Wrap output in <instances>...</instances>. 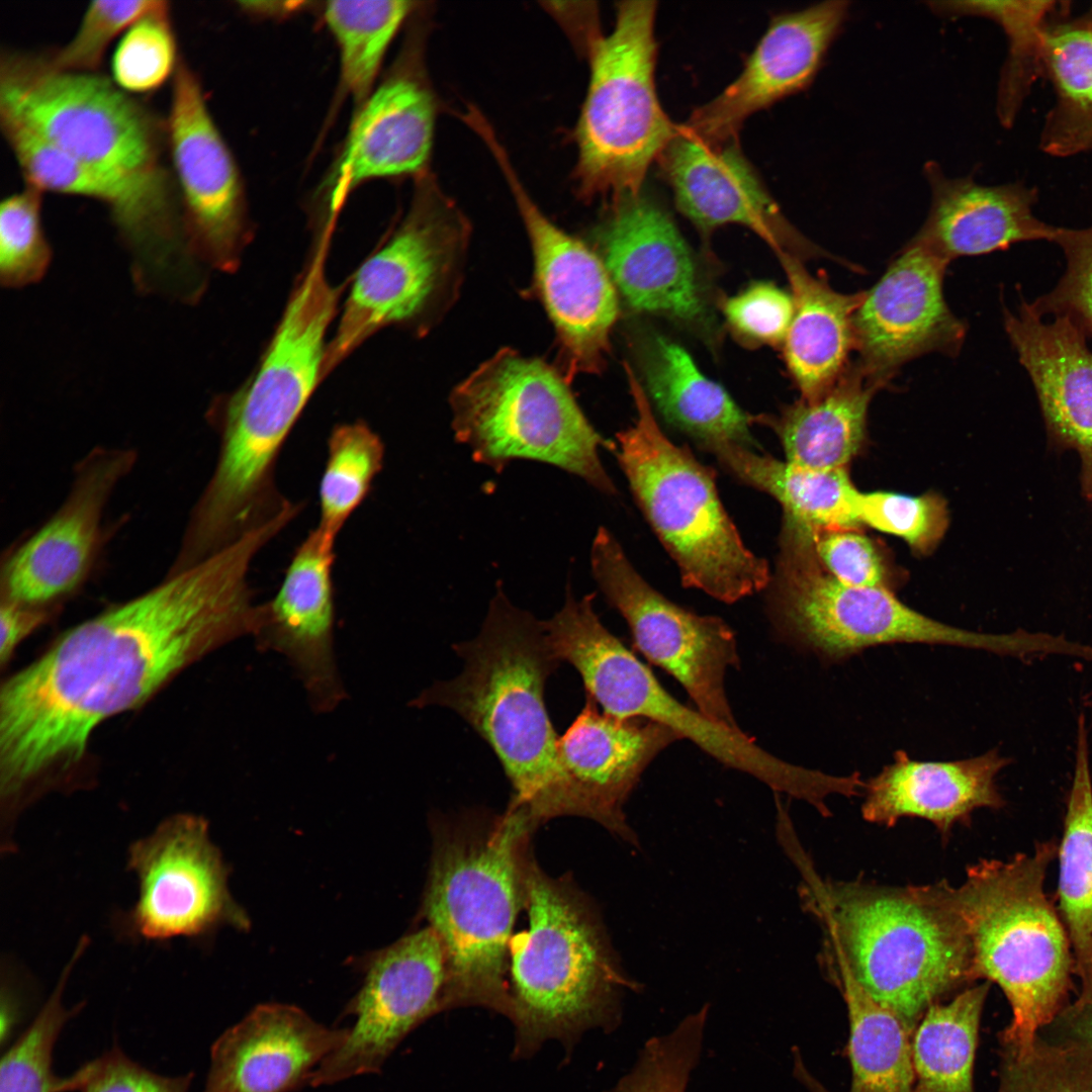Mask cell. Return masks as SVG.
<instances>
[{
    "mask_svg": "<svg viewBox=\"0 0 1092 1092\" xmlns=\"http://www.w3.org/2000/svg\"><path fill=\"white\" fill-rule=\"evenodd\" d=\"M271 540L253 530L146 593L66 632L0 693V781L5 802L57 764L77 761L106 719L147 701L181 669L252 636L258 605L248 582Z\"/></svg>",
    "mask_w": 1092,
    "mask_h": 1092,
    "instance_id": "6da1fadb",
    "label": "cell"
},
{
    "mask_svg": "<svg viewBox=\"0 0 1092 1092\" xmlns=\"http://www.w3.org/2000/svg\"><path fill=\"white\" fill-rule=\"evenodd\" d=\"M802 906L825 932L824 963L844 968L911 1032L943 995L976 980L970 939L939 883L893 888L822 879L793 823L776 828Z\"/></svg>",
    "mask_w": 1092,
    "mask_h": 1092,
    "instance_id": "7a4b0ae2",
    "label": "cell"
},
{
    "mask_svg": "<svg viewBox=\"0 0 1092 1092\" xmlns=\"http://www.w3.org/2000/svg\"><path fill=\"white\" fill-rule=\"evenodd\" d=\"M538 825L512 807L435 820L421 914L446 953L444 1010L480 1006L508 1016L510 936L525 908Z\"/></svg>",
    "mask_w": 1092,
    "mask_h": 1092,
    "instance_id": "3957f363",
    "label": "cell"
},
{
    "mask_svg": "<svg viewBox=\"0 0 1092 1092\" xmlns=\"http://www.w3.org/2000/svg\"><path fill=\"white\" fill-rule=\"evenodd\" d=\"M462 672L436 681L410 705L453 710L490 746L513 794L538 823L569 816L567 783L544 690L559 661L542 621L515 607L502 588L492 598L479 634L453 645Z\"/></svg>",
    "mask_w": 1092,
    "mask_h": 1092,
    "instance_id": "277c9868",
    "label": "cell"
},
{
    "mask_svg": "<svg viewBox=\"0 0 1092 1092\" xmlns=\"http://www.w3.org/2000/svg\"><path fill=\"white\" fill-rule=\"evenodd\" d=\"M333 321L332 311L320 301L288 300L256 369L219 403L216 465L189 516L204 539L232 542L286 506L275 485L277 459L324 381L326 339Z\"/></svg>",
    "mask_w": 1092,
    "mask_h": 1092,
    "instance_id": "5b68a950",
    "label": "cell"
},
{
    "mask_svg": "<svg viewBox=\"0 0 1092 1092\" xmlns=\"http://www.w3.org/2000/svg\"><path fill=\"white\" fill-rule=\"evenodd\" d=\"M524 909L528 927L511 941L508 967L516 1056L550 1038L615 1028L624 995L643 985L624 969L595 903L566 877L544 873L533 855Z\"/></svg>",
    "mask_w": 1092,
    "mask_h": 1092,
    "instance_id": "8992f818",
    "label": "cell"
},
{
    "mask_svg": "<svg viewBox=\"0 0 1092 1092\" xmlns=\"http://www.w3.org/2000/svg\"><path fill=\"white\" fill-rule=\"evenodd\" d=\"M1057 852L1056 841L1037 842L1029 853L970 866L958 887L939 883L966 927L975 978L996 983L1010 1004L1012 1019L1002 1034L1007 1055H1022L1034 1045L1072 984L1070 940L1044 891Z\"/></svg>",
    "mask_w": 1092,
    "mask_h": 1092,
    "instance_id": "52a82bcc",
    "label": "cell"
},
{
    "mask_svg": "<svg viewBox=\"0 0 1092 1092\" xmlns=\"http://www.w3.org/2000/svg\"><path fill=\"white\" fill-rule=\"evenodd\" d=\"M626 370L636 419L617 435L612 451L682 583L727 604L762 590L771 580L768 564L744 545L720 500L713 468L664 435L642 384Z\"/></svg>",
    "mask_w": 1092,
    "mask_h": 1092,
    "instance_id": "ba28073f",
    "label": "cell"
},
{
    "mask_svg": "<svg viewBox=\"0 0 1092 1092\" xmlns=\"http://www.w3.org/2000/svg\"><path fill=\"white\" fill-rule=\"evenodd\" d=\"M769 610L782 636L826 663L895 643L949 645L1029 658L1057 654L1061 641L1048 633L969 631L936 621L884 587L845 585L820 565L810 531L784 521Z\"/></svg>",
    "mask_w": 1092,
    "mask_h": 1092,
    "instance_id": "9c48e42d",
    "label": "cell"
},
{
    "mask_svg": "<svg viewBox=\"0 0 1092 1092\" xmlns=\"http://www.w3.org/2000/svg\"><path fill=\"white\" fill-rule=\"evenodd\" d=\"M562 609L543 621L555 658L580 674L586 696L603 712L620 718H644L673 730L722 764L749 775L776 794L805 801L819 813L839 790L836 776L780 759L741 729L718 723L677 701L650 668L601 622L596 594L576 600L570 585Z\"/></svg>",
    "mask_w": 1092,
    "mask_h": 1092,
    "instance_id": "30bf717a",
    "label": "cell"
},
{
    "mask_svg": "<svg viewBox=\"0 0 1092 1092\" xmlns=\"http://www.w3.org/2000/svg\"><path fill=\"white\" fill-rule=\"evenodd\" d=\"M452 428L475 462L503 471L515 459L557 466L616 493L599 450H613L590 425L567 381L544 361L503 349L450 395Z\"/></svg>",
    "mask_w": 1092,
    "mask_h": 1092,
    "instance_id": "8fae6325",
    "label": "cell"
},
{
    "mask_svg": "<svg viewBox=\"0 0 1092 1092\" xmlns=\"http://www.w3.org/2000/svg\"><path fill=\"white\" fill-rule=\"evenodd\" d=\"M607 35L589 42L590 79L578 118L574 178L586 198L641 193L647 171L678 133L655 87L656 2H619Z\"/></svg>",
    "mask_w": 1092,
    "mask_h": 1092,
    "instance_id": "7c38bea8",
    "label": "cell"
},
{
    "mask_svg": "<svg viewBox=\"0 0 1092 1092\" xmlns=\"http://www.w3.org/2000/svg\"><path fill=\"white\" fill-rule=\"evenodd\" d=\"M0 115L87 164L134 179H168L166 119L100 72L69 71L47 55L3 50Z\"/></svg>",
    "mask_w": 1092,
    "mask_h": 1092,
    "instance_id": "4fadbf2b",
    "label": "cell"
},
{
    "mask_svg": "<svg viewBox=\"0 0 1092 1092\" xmlns=\"http://www.w3.org/2000/svg\"><path fill=\"white\" fill-rule=\"evenodd\" d=\"M467 235L457 209L420 187L402 222L354 274L323 379L380 330L425 325L458 275Z\"/></svg>",
    "mask_w": 1092,
    "mask_h": 1092,
    "instance_id": "5bb4252c",
    "label": "cell"
},
{
    "mask_svg": "<svg viewBox=\"0 0 1092 1092\" xmlns=\"http://www.w3.org/2000/svg\"><path fill=\"white\" fill-rule=\"evenodd\" d=\"M590 564L602 593L626 620L637 649L672 675L701 713L740 729L724 686L727 669L739 664L729 625L716 616L692 613L659 594L604 527L593 541Z\"/></svg>",
    "mask_w": 1092,
    "mask_h": 1092,
    "instance_id": "9a60e30c",
    "label": "cell"
},
{
    "mask_svg": "<svg viewBox=\"0 0 1092 1092\" xmlns=\"http://www.w3.org/2000/svg\"><path fill=\"white\" fill-rule=\"evenodd\" d=\"M126 866L135 876L138 898L117 921L123 935L162 942L201 937L223 925L249 927L203 817L179 813L164 819L130 843Z\"/></svg>",
    "mask_w": 1092,
    "mask_h": 1092,
    "instance_id": "2e32d148",
    "label": "cell"
},
{
    "mask_svg": "<svg viewBox=\"0 0 1092 1092\" xmlns=\"http://www.w3.org/2000/svg\"><path fill=\"white\" fill-rule=\"evenodd\" d=\"M171 81L167 147L183 229L203 261L235 272L253 235L240 171L183 58Z\"/></svg>",
    "mask_w": 1092,
    "mask_h": 1092,
    "instance_id": "e0dca14e",
    "label": "cell"
},
{
    "mask_svg": "<svg viewBox=\"0 0 1092 1092\" xmlns=\"http://www.w3.org/2000/svg\"><path fill=\"white\" fill-rule=\"evenodd\" d=\"M447 961L442 941L427 926L374 953L348 1007L354 1024L343 1043L311 1074L313 1087L378 1073L401 1040L444 1010Z\"/></svg>",
    "mask_w": 1092,
    "mask_h": 1092,
    "instance_id": "ac0fdd59",
    "label": "cell"
},
{
    "mask_svg": "<svg viewBox=\"0 0 1092 1092\" xmlns=\"http://www.w3.org/2000/svg\"><path fill=\"white\" fill-rule=\"evenodd\" d=\"M136 462L129 448L96 447L74 470L65 500L6 558L2 599L46 608L78 589L97 560L105 509Z\"/></svg>",
    "mask_w": 1092,
    "mask_h": 1092,
    "instance_id": "d6986e66",
    "label": "cell"
},
{
    "mask_svg": "<svg viewBox=\"0 0 1092 1092\" xmlns=\"http://www.w3.org/2000/svg\"><path fill=\"white\" fill-rule=\"evenodd\" d=\"M511 186L534 255L537 291L555 327L567 373L598 372L618 315L615 284L605 263L553 224L522 187L497 142L489 146Z\"/></svg>",
    "mask_w": 1092,
    "mask_h": 1092,
    "instance_id": "ffe728a7",
    "label": "cell"
},
{
    "mask_svg": "<svg viewBox=\"0 0 1092 1092\" xmlns=\"http://www.w3.org/2000/svg\"><path fill=\"white\" fill-rule=\"evenodd\" d=\"M947 262L909 242L881 279L864 291L853 315L857 363L889 382L903 364L927 353L954 355L966 328L947 306Z\"/></svg>",
    "mask_w": 1092,
    "mask_h": 1092,
    "instance_id": "44dd1931",
    "label": "cell"
},
{
    "mask_svg": "<svg viewBox=\"0 0 1092 1092\" xmlns=\"http://www.w3.org/2000/svg\"><path fill=\"white\" fill-rule=\"evenodd\" d=\"M335 540L318 527L309 532L273 599L258 605L252 634L259 650L285 659L318 714L333 712L347 698L335 653Z\"/></svg>",
    "mask_w": 1092,
    "mask_h": 1092,
    "instance_id": "7402d4cb",
    "label": "cell"
},
{
    "mask_svg": "<svg viewBox=\"0 0 1092 1092\" xmlns=\"http://www.w3.org/2000/svg\"><path fill=\"white\" fill-rule=\"evenodd\" d=\"M848 1H825L775 16L740 75L681 128L710 147L736 140L753 113L807 88L839 33Z\"/></svg>",
    "mask_w": 1092,
    "mask_h": 1092,
    "instance_id": "603a6c76",
    "label": "cell"
},
{
    "mask_svg": "<svg viewBox=\"0 0 1092 1092\" xmlns=\"http://www.w3.org/2000/svg\"><path fill=\"white\" fill-rule=\"evenodd\" d=\"M680 737L644 718H620L585 704L558 740L566 779L569 816L602 825L626 844L640 849V839L624 812L625 804L651 761Z\"/></svg>",
    "mask_w": 1092,
    "mask_h": 1092,
    "instance_id": "cb8c5ba5",
    "label": "cell"
},
{
    "mask_svg": "<svg viewBox=\"0 0 1092 1092\" xmlns=\"http://www.w3.org/2000/svg\"><path fill=\"white\" fill-rule=\"evenodd\" d=\"M4 139L25 184L103 203L123 237L157 267L169 259L183 229L174 177L134 179L77 160L15 119L0 115Z\"/></svg>",
    "mask_w": 1092,
    "mask_h": 1092,
    "instance_id": "d4e9b609",
    "label": "cell"
},
{
    "mask_svg": "<svg viewBox=\"0 0 1092 1092\" xmlns=\"http://www.w3.org/2000/svg\"><path fill=\"white\" fill-rule=\"evenodd\" d=\"M677 208L699 229L737 223L753 231L777 253L824 255L782 214L736 140L707 146L679 125L660 157Z\"/></svg>",
    "mask_w": 1092,
    "mask_h": 1092,
    "instance_id": "484cf974",
    "label": "cell"
},
{
    "mask_svg": "<svg viewBox=\"0 0 1092 1092\" xmlns=\"http://www.w3.org/2000/svg\"><path fill=\"white\" fill-rule=\"evenodd\" d=\"M435 121L425 83L395 68L358 106L345 145L322 186L323 212L339 215L360 184L419 172L430 156Z\"/></svg>",
    "mask_w": 1092,
    "mask_h": 1092,
    "instance_id": "4316f807",
    "label": "cell"
},
{
    "mask_svg": "<svg viewBox=\"0 0 1092 1092\" xmlns=\"http://www.w3.org/2000/svg\"><path fill=\"white\" fill-rule=\"evenodd\" d=\"M602 243L606 268L633 308L688 322L703 315L690 250L655 202L641 193L613 202Z\"/></svg>",
    "mask_w": 1092,
    "mask_h": 1092,
    "instance_id": "83f0119b",
    "label": "cell"
},
{
    "mask_svg": "<svg viewBox=\"0 0 1092 1092\" xmlns=\"http://www.w3.org/2000/svg\"><path fill=\"white\" fill-rule=\"evenodd\" d=\"M347 1032L293 1005H258L212 1044L202 1092H291L308 1084Z\"/></svg>",
    "mask_w": 1092,
    "mask_h": 1092,
    "instance_id": "f1b7e54d",
    "label": "cell"
},
{
    "mask_svg": "<svg viewBox=\"0 0 1092 1092\" xmlns=\"http://www.w3.org/2000/svg\"><path fill=\"white\" fill-rule=\"evenodd\" d=\"M1004 328L1036 391L1051 435L1077 451L1083 486L1092 497V351L1085 333L1068 316L1053 321L1022 300L1004 311Z\"/></svg>",
    "mask_w": 1092,
    "mask_h": 1092,
    "instance_id": "f546056e",
    "label": "cell"
},
{
    "mask_svg": "<svg viewBox=\"0 0 1092 1092\" xmlns=\"http://www.w3.org/2000/svg\"><path fill=\"white\" fill-rule=\"evenodd\" d=\"M924 175L931 205L911 242L947 263L961 256L1005 250L1020 242H1053L1057 226L1033 213L1036 187L1022 182L982 185L972 177L949 178L934 162L925 164Z\"/></svg>",
    "mask_w": 1092,
    "mask_h": 1092,
    "instance_id": "4dcf8cb0",
    "label": "cell"
},
{
    "mask_svg": "<svg viewBox=\"0 0 1092 1092\" xmlns=\"http://www.w3.org/2000/svg\"><path fill=\"white\" fill-rule=\"evenodd\" d=\"M1010 763L995 748L954 761H919L897 750L891 763L864 782L862 818L886 827L905 817L925 819L946 838L954 825L969 824L976 810L1005 805L996 777Z\"/></svg>",
    "mask_w": 1092,
    "mask_h": 1092,
    "instance_id": "1f68e13d",
    "label": "cell"
},
{
    "mask_svg": "<svg viewBox=\"0 0 1092 1092\" xmlns=\"http://www.w3.org/2000/svg\"><path fill=\"white\" fill-rule=\"evenodd\" d=\"M787 274L795 303L784 342L788 369L804 400L826 393L849 366L855 349L853 315L864 291L841 293L824 278L810 274L800 259L777 253Z\"/></svg>",
    "mask_w": 1092,
    "mask_h": 1092,
    "instance_id": "d6a6232c",
    "label": "cell"
},
{
    "mask_svg": "<svg viewBox=\"0 0 1092 1092\" xmlns=\"http://www.w3.org/2000/svg\"><path fill=\"white\" fill-rule=\"evenodd\" d=\"M887 383L855 362L819 398L800 399L779 416H759L755 422L776 433L787 461L813 469H847L866 444L871 401Z\"/></svg>",
    "mask_w": 1092,
    "mask_h": 1092,
    "instance_id": "836d02e7",
    "label": "cell"
},
{
    "mask_svg": "<svg viewBox=\"0 0 1092 1092\" xmlns=\"http://www.w3.org/2000/svg\"><path fill=\"white\" fill-rule=\"evenodd\" d=\"M641 365L648 393L669 424L701 447L733 442L752 448V418L706 377L678 344L660 335L649 337L642 345Z\"/></svg>",
    "mask_w": 1092,
    "mask_h": 1092,
    "instance_id": "e575fe53",
    "label": "cell"
},
{
    "mask_svg": "<svg viewBox=\"0 0 1092 1092\" xmlns=\"http://www.w3.org/2000/svg\"><path fill=\"white\" fill-rule=\"evenodd\" d=\"M703 449L742 482L775 497L783 507L784 519L809 531L859 527V490L847 469L808 468L733 442Z\"/></svg>",
    "mask_w": 1092,
    "mask_h": 1092,
    "instance_id": "d590c367",
    "label": "cell"
},
{
    "mask_svg": "<svg viewBox=\"0 0 1092 1092\" xmlns=\"http://www.w3.org/2000/svg\"><path fill=\"white\" fill-rule=\"evenodd\" d=\"M1058 912L1065 925L1081 992L1092 1002V776L1085 714L1077 719L1075 769L1058 845Z\"/></svg>",
    "mask_w": 1092,
    "mask_h": 1092,
    "instance_id": "8d00e7d4",
    "label": "cell"
},
{
    "mask_svg": "<svg viewBox=\"0 0 1092 1092\" xmlns=\"http://www.w3.org/2000/svg\"><path fill=\"white\" fill-rule=\"evenodd\" d=\"M1042 69L1054 103L1038 147L1054 158L1092 152V12L1050 21L1043 34Z\"/></svg>",
    "mask_w": 1092,
    "mask_h": 1092,
    "instance_id": "74e56055",
    "label": "cell"
},
{
    "mask_svg": "<svg viewBox=\"0 0 1092 1092\" xmlns=\"http://www.w3.org/2000/svg\"><path fill=\"white\" fill-rule=\"evenodd\" d=\"M842 992L849 1019L850 1092H913L909 1029L834 963H824Z\"/></svg>",
    "mask_w": 1092,
    "mask_h": 1092,
    "instance_id": "f35d334b",
    "label": "cell"
},
{
    "mask_svg": "<svg viewBox=\"0 0 1092 1092\" xmlns=\"http://www.w3.org/2000/svg\"><path fill=\"white\" fill-rule=\"evenodd\" d=\"M1062 2L1056 0L935 1L929 8L945 17L980 16L997 23L1007 38V55L997 89L1000 123H1015L1036 81L1043 77V34Z\"/></svg>",
    "mask_w": 1092,
    "mask_h": 1092,
    "instance_id": "ab89813d",
    "label": "cell"
},
{
    "mask_svg": "<svg viewBox=\"0 0 1092 1092\" xmlns=\"http://www.w3.org/2000/svg\"><path fill=\"white\" fill-rule=\"evenodd\" d=\"M989 987L984 982L927 1008L911 1043L913 1092H974L975 1053Z\"/></svg>",
    "mask_w": 1092,
    "mask_h": 1092,
    "instance_id": "60d3db41",
    "label": "cell"
},
{
    "mask_svg": "<svg viewBox=\"0 0 1092 1092\" xmlns=\"http://www.w3.org/2000/svg\"><path fill=\"white\" fill-rule=\"evenodd\" d=\"M414 4L405 0L325 3L323 17L339 49L341 88L358 106L373 91L385 53Z\"/></svg>",
    "mask_w": 1092,
    "mask_h": 1092,
    "instance_id": "b9f144b4",
    "label": "cell"
},
{
    "mask_svg": "<svg viewBox=\"0 0 1092 1092\" xmlns=\"http://www.w3.org/2000/svg\"><path fill=\"white\" fill-rule=\"evenodd\" d=\"M383 459L384 444L364 421L342 423L332 429L318 488L321 530L337 537L366 498Z\"/></svg>",
    "mask_w": 1092,
    "mask_h": 1092,
    "instance_id": "7bdbcfd3",
    "label": "cell"
},
{
    "mask_svg": "<svg viewBox=\"0 0 1092 1092\" xmlns=\"http://www.w3.org/2000/svg\"><path fill=\"white\" fill-rule=\"evenodd\" d=\"M88 938L82 937L61 973L51 996L38 1014L2 1058L0 1092H63L73 1088L72 1077L60 1079L52 1071L56 1040L73 1010L63 1004V992L76 963L83 956Z\"/></svg>",
    "mask_w": 1092,
    "mask_h": 1092,
    "instance_id": "ee69618b",
    "label": "cell"
},
{
    "mask_svg": "<svg viewBox=\"0 0 1092 1092\" xmlns=\"http://www.w3.org/2000/svg\"><path fill=\"white\" fill-rule=\"evenodd\" d=\"M180 58L170 4L159 0L123 33L112 58V80L127 93L153 92L173 78Z\"/></svg>",
    "mask_w": 1092,
    "mask_h": 1092,
    "instance_id": "f6af8a7d",
    "label": "cell"
},
{
    "mask_svg": "<svg viewBox=\"0 0 1092 1092\" xmlns=\"http://www.w3.org/2000/svg\"><path fill=\"white\" fill-rule=\"evenodd\" d=\"M709 1004L668 1033L651 1037L628 1074L609 1092H687L703 1048Z\"/></svg>",
    "mask_w": 1092,
    "mask_h": 1092,
    "instance_id": "bcb514c9",
    "label": "cell"
},
{
    "mask_svg": "<svg viewBox=\"0 0 1092 1092\" xmlns=\"http://www.w3.org/2000/svg\"><path fill=\"white\" fill-rule=\"evenodd\" d=\"M856 510L859 525L901 538L917 555L935 550L948 526L946 502L934 492L859 491Z\"/></svg>",
    "mask_w": 1092,
    "mask_h": 1092,
    "instance_id": "7dc6e473",
    "label": "cell"
},
{
    "mask_svg": "<svg viewBox=\"0 0 1092 1092\" xmlns=\"http://www.w3.org/2000/svg\"><path fill=\"white\" fill-rule=\"evenodd\" d=\"M42 194L25 185L1 201L0 277L7 286L38 281L48 269L51 250L41 226Z\"/></svg>",
    "mask_w": 1092,
    "mask_h": 1092,
    "instance_id": "c3c4849f",
    "label": "cell"
},
{
    "mask_svg": "<svg viewBox=\"0 0 1092 1092\" xmlns=\"http://www.w3.org/2000/svg\"><path fill=\"white\" fill-rule=\"evenodd\" d=\"M998 1092H1092V1056L1074 1043L1038 1042L1004 1054Z\"/></svg>",
    "mask_w": 1092,
    "mask_h": 1092,
    "instance_id": "681fc988",
    "label": "cell"
},
{
    "mask_svg": "<svg viewBox=\"0 0 1092 1092\" xmlns=\"http://www.w3.org/2000/svg\"><path fill=\"white\" fill-rule=\"evenodd\" d=\"M1053 242L1066 258V270L1048 293L1027 302L1037 315H1065L1092 339V225L1057 226Z\"/></svg>",
    "mask_w": 1092,
    "mask_h": 1092,
    "instance_id": "f907efd6",
    "label": "cell"
},
{
    "mask_svg": "<svg viewBox=\"0 0 1092 1092\" xmlns=\"http://www.w3.org/2000/svg\"><path fill=\"white\" fill-rule=\"evenodd\" d=\"M158 3L159 0L91 1L73 37L47 57L63 70L99 72L113 38Z\"/></svg>",
    "mask_w": 1092,
    "mask_h": 1092,
    "instance_id": "816d5d0a",
    "label": "cell"
},
{
    "mask_svg": "<svg viewBox=\"0 0 1092 1092\" xmlns=\"http://www.w3.org/2000/svg\"><path fill=\"white\" fill-rule=\"evenodd\" d=\"M815 555L823 569L837 581L850 586L896 585L888 559L881 548L858 528L810 531Z\"/></svg>",
    "mask_w": 1092,
    "mask_h": 1092,
    "instance_id": "f5cc1de1",
    "label": "cell"
},
{
    "mask_svg": "<svg viewBox=\"0 0 1092 1092\" xmlns=\"http://www.w3.org/2000/svg\"><path fill=\"white\" fill-rule=\"evenodd\" d=\"M723 311L737 334L752 342L775 346L786 340L795 303L792 295L775 284L757 282L728 298Z\"/></svg>",
    "mask_w": 1092,
    "mask_h": 1092,
    "instance_id": "db71d44e",
    "label": "cell"
},
{
    "mask_svg": "<svg viewBox=\"0 0 1092 1092\" xmlns=\"http://www.w3.org/2000/svg\"><path fill=\"white\" fill-rule=\"evenodd\" d=\"M191 1075H158L127 1058L118 1049L90 1062L73 1076L77 1092H188Z\"/></svg>",
    "mask_w": 1092,
    "mask_h": 1092,
    "instance_id": "11a10c76",
    "label": "cell"
},
{
    "mask_svg": "<svg viewBox=\"0 0 1092 1092\" xmlns=\"http://www.w3.org/2000/svg\"><path fill=\"white\" fill-rule=\"evenodd\" d=\"M48 617L44 608L29 607L2 599L0 606V660L4 664L15 647Z\"/></svg>",
    "mask_w": 1092,
    "mask_h": 1092,
    "instance_id": "9f6ffc18",
    "label": "cell"
},
{
    "mask_svg": "<svg viewBox=\"0 0 1092 1092\" xmlns=\"http://www.w3.org/2000/svg\"><path fill=\"white\" fill-rule=\"evenodd\" d=\"M1073 1042L1092 1056V1002L1073 1005L1069 1011Z\"/></svg>",
    "mask_w": 1092,
    "mask_h": 1092,
    "instance_id": "6f0895ef",
    "label": "cell"
},
{
    "mask_svg": "<svg viewBox=\"0 0 1092 1092\" xmlns=\"http://www.w3.org/2000/svg\"><path fill=\"white\" fill-rule=\"evenodd\" d=\"M794 1075L795 1077L805 1085L811 1092H830L819 1081H817L813 1075L807 1070L804 1065L801 1055L798 1051L794 1052Z\"/></svg>",
    "mask_w": 1092,
    "mask_h": 1092,
    "instance_id": "680465c9",
    "label": "cell"
},
{
    "mask_svg": "<svg viewBox=\"0 0 1092 1092\" xmlns=\"http://www.w3.org/2000/svg\"><path fill=\"white\" fill-rule=\"evenodd\" d=\"M1090 11L1092 12V7H1091Z\"/></svg>",
    "mask_w": 1092,
    "mask_h": 1092,
    "instance_id": "91938a15",
    "label": "cell"
}]
</instances>
